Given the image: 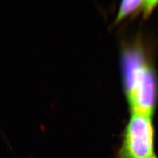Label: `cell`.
<instances>
[{
	"mask_svg": "<svg viewBox=\"0 0 158 158\" xmlns=\"http://www.w3.org/2000/svg\"><path fill=\"white\" fill-rule=\"evenodd\" d=\"M127 98L132 113L152 116L157 86L155 73L139 51L132 50L123 57Z\"/></svg>",
	"mask_w": 158,
	"mask_h": 158,
	"instance_id": "obj_1",
	"label": "cell"
},
{
	"mask_svg": "<svg viewBox=\"0 0 158 158\" xmlns=\"http://www.w3.org/2000/svg\"><path fill=\"white\" fill-rule=\"evenodd\" d=\"M152 116L132 113L123 133L117 158H150L154 154Z\"/></svg>",
	"mask_w": 158,
	"mask_h": 158,
	"instance_id": "obj_2",
	"label": "cell"
},
{
	"mask_svg": "<svg viewBox=\"0 0 158 158\" xmlns=\"http://www.w3.org/2000/svg\"><path fill=\"white\" fill-rule=\"evenodd\" d=\"M150 158H158L156 155H154V156H153L152 157H151Z\"/></svg>",
	"mask_w": 158,
	"mask_h": 158,
	"instance_id": "obj_4",
	"label": "cell"
},
{
	"mask_svg": "<svg viewBox=\"0 0 158 158\" xmlns=\"http://www.w3.org/2000/svg\"><path fill=\"white\" fill-rule=\"evenodd\" d=\"M157 6L158 1H123L121 2L118 9L115 23H118L127 17L136 15L141 13H143L144 16L147 17Z\"/></svg>",
	"mask_w": 158,
	"mask_h": 158,
	"instance_id": "obj_3",
	"label": "cell"
}]
</instances>
